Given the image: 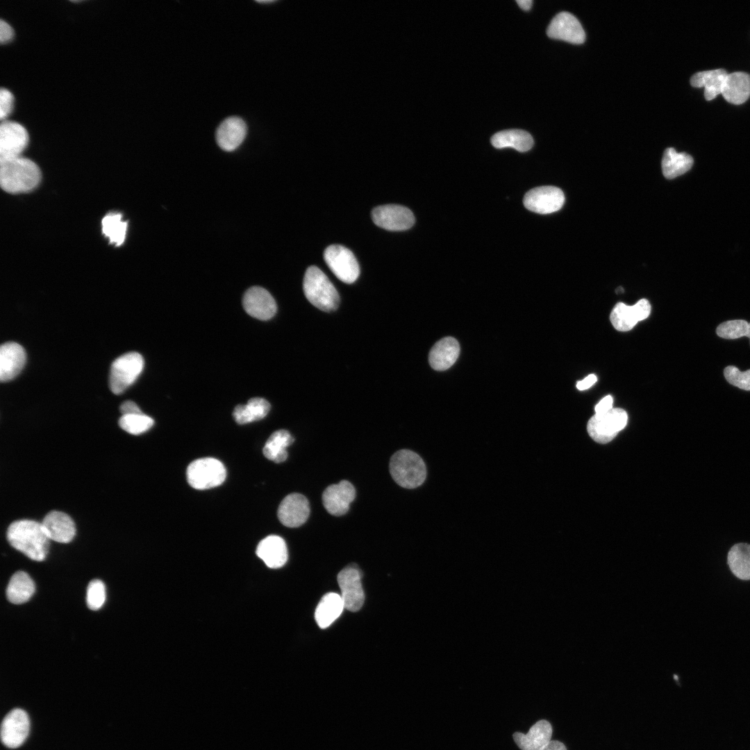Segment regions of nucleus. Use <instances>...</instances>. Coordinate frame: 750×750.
Returning a JSON list of instances; mask_svg holds the SVG:
<instances>
[{
  "mask_svg": "<svg viewBox=\"0 0 750 750\" xmlns=\"http://www.w3.org/2000/svg\"><path fill=\"white\" fill-rule=\"evenodd\" d=\"M42 524L50 540L60 542H71L76 534V526L72 519L66 513L53 510L43 519Z\"/></svg>",
  "mask_w": 750,
  "mask_h": 750,
  "instance_id": "aec40b11",
  "label": "nucleus"
},
{
  "mask_svg": "<svg viewBox=\"0 0 750 750\" xmlns=\"http://www.w3.org/2000/svg\"><path fill=\"white\" fill-rule=\"evenodd\" d=\"M372 218L378 226L392 231L407 230L415 223L412 211L406 207L396 204L376 207L372 212Z\"/></svg>",
  "mask_w": 750,
  "mask_h": 750,
  "instance_id": "9d476101",
  "label": "nucleus"
},
{
  "mask_svg": "<svg viewBox=\"0 0 750 750\" xmlns=\"http://www.w3.org/2000/svg\"><path fill=\"white\" fill-rule=\"evenodd\" d=\"M154 424L153 419L143 412L122 415L119 426L132 435H140L149 431Z\"/></svg>",
  "mask_w": 750,
  "mask_h": 750,
  "instance_id": "f704fd0d",
  "label": "nucleus"
},
{
  "mask_svg": "<svg viewBox=\"0 0 750 750\" xmlns=\"http://www.w3.org/2000/svg\"><path fill=\"white\" fill-rule=\"evenodd\" d=\"M361 578V572L355 565L346 567L338 575V583L344 608L351 612L358 611L365 601Z\"/></svg>",
  "mask_w": 750,
  "mask_h": 750,
  "instance_id": "1a4fd4ad",
  "label": "nucleus"
},
{
  "mask_svg": "<svg viewBox=\"0 0 750 750\" xmlns=\"http://www.w3.org/2000/svg\"><path fill=\"white\" fill-rule=\"evenodd\" d=\"M102 232L110 242L116 246L122 244L126 238L127 222L122 220L119 213H109L101 221Z\"/></svg>",
  "mask_w": 750,
  "mask_h": 750,
  "instance_id": "473e14b6",
  "label": "nucleus"
},
{
  "mask_svg": "<svg viewBox=\"0 0 750 750\" xmlns=\"http://www.w3.org/2000/svg\"><path fill=\"white\" fill-rule=\"evenodd\" d=\"M628 416L622 408H612L603 414H596L588 421L587 430L597 442H610L626 425Z\"/></svg>",
  "mask_w": 750,
  "mask_h": 750,
  "instance_id": "0eeeda50",
  "label": "nucleus"
},
{
  "mask_svg": "<svg viewBox=\"0 0 750 750\" xmlns=\"http://www.w3.org/2000/svg\"><path fill=\"white\" fill-rule=\"evenodd\" d=\"M640 321L646 319L651 312V305L648 300L642 299L633 305Z\"/></svg>",
  "mask_w": 750,
  "mask_h": 750,
  "instance_id": "a19ab883",
  "label": "nucleus"
},
{
  "mask_svg": "<svg viewBox=\"0 0 750 750\" xmlns=\"http://www.w3.org/2000/svg\"><path fill=\"white\" fill-rule=\"evenodd\" d=\"M552 726L548 721L537 722L526 734L515 732L513 739L521 750H542L551 741Z\"/></svg>",
  "mask_w": 750,
  "mask_h": 750,
  "instance_id": "412c9836",
  "label": "nucleus"
},
{
  "mask_svg": "<svg viewBox=\"0 0 750 750\" xmlns=\"http://www.w3.org/2000/svg\"><path fill=\"white\" fill-rule=\"evenodd\" d=\"M542 750H567L563 743L558 740H551Z\"/></svg>",
  "mask_w": 750,
  "mask_h": 750,
  "instance_id": "a18cd8bd",
  "label": "nucleus"
},
{
  "mask_svg": "<svg viewBox=\"0 0 750 750\" xmlns=\"http://www.w3.org/2000/svg\"><path fill=\"white\" fill-rule=\"evenodd\" d=\"M310 514V506L308 499L299 493L287 495L281 502L277 515L282 524L287 527L294 528L303 524Z\"/></svg>",
  "mask_w": 750,
  "mask_h": 750,
  "instance_id": "4468645a",
  "label": "nucleus"
},
{
  "mask_svg": "<svg viewBox=\"0 0 750 750\" xmlns=\"http://www.w3.org/2000/svg\"><path fill=\"white\" fill-rule=\"evenodd\" d=\"M610 319L614 328L619 331H630L640 322L634 306H627L622 302L614 306Z\"/></svg>",
  "mask_w": 750,
  "mask_h": 750,
  "instance_id": "72a5a7b5",
  "label": "nucleus"
},
{
  "mask_svg": "<svg viewBox=\"0 0 750 750\" xmlns=\"http://www.w3.org/2000/svg\"><path fill=\"white\" fill-rule=\"evenodd\" d=\"M356 497V490L348 481L343 480L337 484L328 486L322 494V503L331 515L340 516L349 509L351 503Z\"/></svg>",
  "mask_w": 750,
  "mask_h": 750,
  "instance_id": "2eb2a0df",
  "label": "nucleus"
},
{
  "mask_svg": "<svg viewBox=\"0 0 750 750\" xmlns=\"http://www.w3.org/2000/svg\"><path fill=\"white\" fill-rule=\"evenodd\" d=\"M749 327H750V323H749ZM749 338H750V331H749Z\"/></svg>",
  "mask_w": 750,
  "mask_h": 750,
  "instance_id": "09e8293b",
  "label": "nucleus"
},
{
  "mask_svg": "<svg viewBox=\"0 0 750 750\" xmlns=\"http://www.w3.org/2000/svg\"><path fill=\"white\" fill-rule=\"evenodd\" d=\"M226 476L224 465L213 458L193 460L188 467L186 477L189 485L197 490H206L220 485Z\"/></svg>",
  "mask_w": 750,
  "mask_h": 750,
  "instance_id": "39448f33",
  "label": "nucleus"
},
{
  "mask_svg": "<svg viewBox=\"0 0 750 750\" xmlns=\"http://www.w3.org/2000/svg\"><path fill=\"white\" fill-rule=\"evenodd\" d=\"M693 165V158L689 154L678 153L674 148L665 149L662 159V170L664 176L672 179L689 171Z\"/></svg>",
  "mask_w": 750,
  "mask_h": 750,
  "instance_id": "c85d7f7f",
  "label": "nucleus"
},
{
  "mask_svg": "<svg viewBox=\"0 0 750 750\" xmlns=\"http://www.w3.org/2000/svg\"><path fill=\"white\" fill-rule=\"evenodd\" d=\"M269 409L270 404L267 400L254 397L244 405H238L234 408L233 416L238 424H244L264 418Z\"/></svg>",
  "mask_w": 750,
  "mask_h": 750,
  "instance_id": "2f4dec72",
  "label": "nucleus"
},
{
  "mask_svg": "<svg viewBox=\"0 0 750 750\" xmlns=\"http://www.w3.org/2000/svg\"><path fill=\"white\" fill-rule=\"evenodd\" d=\"M259 3H272L273 1H257Z\"/></svg>",
  "mask_w": 750,
  "mask_h": 750,
  "instance_id": "de8ad7c7",
  "label": "nucleus"
},
{
  "mask_svg": "<svg viewBox=\"0 0 750 750\" xmlns=\"http://www.w3.org/2000/svg\"><path fill=\"white\" fill-rule=\"evenodd\" d=\"M105 601L106 588L104 583L99 579L90 581L86 593L88 607L92 610H97L102 607Z\"/></svg>",
  "mask_w": 750,
  "mask_h": 750,
  "instance_id": "e433bc0d",
  "label": "nucleus"
},
{
  "mask_svg": "<svg viewBox=\"0 0 750 750\" xmlns=\"http://www.w3.org/2000/svg\"><path fill=\"white\" fill-rule=\"evenodd\" d=\"M612 408V397L608 395L603 398L595 406L596 414H603Z\"/></svg>",
  "mask_w": 750,
  "mask_h": 750,
  "instance_id": "79ce46f5",
  "label": "nucleus"
},
{
  "mask_svg": "<svg viewBox=\"0 0 750 750\" xmlns=\"http://www.w3.org/2000/svg\"><path fill=\"white\" fill-rule=\"evenodd\" d=\"M42 175L39 167L31 160L22 156L0 158V184L11 194L26 193L38 187Z\"/></svg>",
  "mask_w": 750,
  "mask_h": 750,
  "instance_id": "f03ea898",
  "label": "nucleus"
},
{
  "mask_svg": "<svg viewBox=\"0 0 750 750\" xmlns=\"http://www.w3.org/2000/svg\"><path fill=\"white\" fill-rule=\"evenodd\" d=\"M122 415L142 412L138 406L132 401H124L120 406Z\"/></svg>",
  "mask_w": 750,
  "mask_h": 750,
  "instance_id": "37998d69",
  "label": "nucleus"
},
{
  "mask_svg": "<svg viewBox=\"0 0 750 750\" xmlns=\"http://www.w3.org/2000/svg\"><path fill=\"white\" fill-rule=\"evenodd\" d=\"M242 305L245 311L251 317L268 320L276 312V303L271 294L265 288L253 286L244 294Z\"/></svg>",
  "mask_w": 750,
  "mask_h": 750,
  "instance_id": "dca6fc26",
  "label": "nucleus"
},
{
  "mask_svg": "<svg viewBox=\"0 0 750 750\" xmlns=\"http://www.w3.org/2000/svg\"><path fill=\"white\" fill-rule=\"evenodd\" d=\"M749 323L743 319L730 320L720 324L716 333L718 336L725 339H737L749 336Z\"/></svg>",
  "mask_w": 750,
  "mask_h": 750,
  "instance_id": "c9c22d12",
  "label": "nucleus"
},
{
  "mask_svg": "<svg viewBox=\"0 0 750 750\" xmlns=\"http://www.w3.org/2000/svg\"><path fill=\"white\" fill-rule=\"evenodd\" d=\"M727 562L737 578L750 580V544L738 543L733 545L728 553Z\"/></svg>",
  "mask_w": 750,
  "mask_h": 750,
  "instance_id": "7c9ffc66",
  "label": "nucleus"
},
{
  "mask_svg": "<svg viewBox=\"0 0 750 750\" xmlns=\"http://www.w3.org/2000/svg\"><path fill=\"white\" fill-rule=\"evenodd\" d=\"M303 288L306 299L314 306L326 312L338 307L340 297L326 275L317 267H309L305 273Z\"/></svg>",
  "mask_w": 750,
  "mask_h": 750,
  "instance_id": "20e7f679",
  "label": "nucleus"
},
{
  "mask_svg": "<svg viewBox=\"0 0 750 750\" xmlns=\"http://www.w3.org/2000/svg\"><path fill=\"white\" fill-rule=\"evenodd\" d=\"M597 376L592 374L585 377L583 380L577 382L576 388L579 390H584L590 388L597 381Z\"/></svg>",
  "mask_w": 750,
  "mask_h": 750,
  "instance_id": "c03bdc74",
  "label": "nucleus"
},
{
  "mask_svg": "<svg viewBox=\"0 0 750 750\" xmlns=\"http://www.w3.org/2000/svg\"><path fill=\"white\" fill-rule=\"evenodd\" d=\"M12 27L5 20H0V42L1 44L10 42L14 38Z\"/></svg>",
  "mask_w": 750,
  "mask_h": 750,
  "instance_id": "ea45409f",
  "label": "nucleus"
},
{
  "mask_svg": "<svg viewBox=\"0 0 750 750\" xmlns=\"http://www.w3.org/2000/svg\"><path fill=\"white\" fill-rule=\"evenodd\" d=\"M390 472L393 480L401 487L415 489L426 481L428 470L423 458L410 449L394 453L390 461Z\"/></svg>",
  "mask_w": 750,
  "mask_h": 750,
  "instance_id": "7ed1b4c3",
  "label": "nucleus"
},
{
  "mask_svg": "<svg viewBox=\"0 0 750 750\" xmlns=\"http://www.w3.org/2000/svg\"><path fill=\"white\" fill-rule=\"evenodd\" d=\"M565 201L562 191L554 186H541L531 189L524 197V205L529 210L539 214H549L560 210Z\"/></svg>",
  "mask_w": 750,
  "mask_h": 750,
  "instance_id": "f8f14e48",
  "label": "nucleus"
},
{
  "mask_svg": "<svg viewBox=\"0 0 750 750\" xmlns=\"http://www.w3.org/2000/svg\"><path fill=\"white\" fill-rule=\"evenodd\" d=\"M15 97L12 92L6 88L0 90V119H7L13 110Z\"/></svg>",
  "mask_w": 750,
  "mask_h": 750,
  "instance_id": "58836bf2",
  "label": "nucleus"
},
{
  "mask_svg": "<svg viewBox=\"0 0 750 750\" xmlns=\"http://www.w3.org/2000/svg\"><path fill=\"white\" fill-rule=\"evenodd\" d=\"M516 2L524 10H528L533 3V1L531 0H517Z\"/></svg>",
  "mask_w": 750,
  "mask_h": 750,
  "instance_id": "49530a36",
  "label": "nucleus"
},
{
  "mask_svg": "<svg viewBox=\"0 0 750 750\" xmlns=\"http://www.w3.org/2000/svg\"><path fill=\"white\" fill-rule=\"evenodd\" d=\"M344 608V605L340 594L327 593L321 599L316 608L315 621L320 628H327L340 616Z\"/></svg>",
  "mask_w": 750,
  "mask_h": 750,
  "instance_id": "a878e982",
  "label": "nucleus"
},
{
  "mask_svg": "<svg viewBox=\"0 0 750 750\" xmlns=\"http://www.w3.org/2000/svg\"><path fill=\"white\" fill-rule=\"evenodd\" d=\"M26 362V353L19 344L9 342L0 348V379L9 381L17 376Z\"/></svg>",
  "mask_w": 750,
  "mask_h": 750,
  "instance_id": "a211bd4d",
  "label": "nucleus"
},
{
  "mask_svg": "<svg viewBox=\"0 0 750 750\" xmlns=\"http://www.w3.org/2000/svg\"><path fill=\"white\" fill-rule=\"evenodd\" d=\"M722 94L733 104L745 102L750 97V74L744 72L728 73Z\"/></svg>",
  "mask_w": 750,
  "mask_h": 750,
  "instance_id": "b1692460",
  "label": "nucleus"
},
{
  "mask_svg": "<svg viewBox=\"0 0 750 750\" xmlns=\"http://www.w3.org/2000/svg\"><path fill=\"white\" fill-rule=\"evenodd\" d=\"M10 544L33 560L42 561L48 553L49 540L42 522L21 519L7 530Z\"/></svg>",
  "mask_w": 750,
  "mask_h": 750,
  "instance_id": "f257e3e1",
  "label": "nucleus"
},
{
  "mask_svg": "<svg viewBox=\"0 0 750 750\" xmlns=\"http://www.w3.org/2000/svg\"><path fill=\"white\" fill-rule=\"evenodd\" d=\"M749 342H750V339H749Z\"/></svg>",
  "mask_w": 750,
  "mask_h": 750,
  "instance_id": "8fccbe9b",
  "label": "nucleus"
},
{
  "mask_svg": "<svg viewBox=\"0 0 750 750\" xmlns=\"http://www.w3.org/2000/svg\"><path fill=\"white\" fill-rule=\"evenodd\" d=\"M30 729V721L27 713L19 708L9 712L4 717L1 726V741L9 748H17L26 740Z\"/></svg>",
  "mask_w": 750,
  "mask_h": 750,
  "instance_id": "ddd939ff",
  "label": "nucleus"
},
{
  "mask_svg": "<svg viewBox=\"0 0 750 750\" xmlns=\"http://www.w3.org/2000/svg\"><path fill=\"white\" fill-rule=\"evenodd\" d=\"M324 259L335 276L346 283L356 281L360 274L359 265L351 250L340 244L328 246Z\"/></svg>",
  "mask_w": 750,
  "mask_h": 750,
  "instance_id": "6e6552de",
  "label": "nucleus"
},
{
  "mask_svg": "<svg viewBox=\"0 0 750 750\" xmlns=\"http://www.w3.org/2000/svg\"><path fill=\"white\" fill-rule=\"evenodd\" d=\"M247 131L245 122L238 117L224 119L216 131V141L226 151L235 150L244 141Z\"/></svg>",
  "mask_w": 750,
  "mask_h": 750,
  "instance_id": "6ab92c4d",
  "label": "nucleus"
},
{
  "mask_svg": "<svg viewBox=\"0 0 750 750\" xmlns=\"http://www.w3.org/2000/svg\"><path fill=\"white\" fill-rule=\"evenodd\" d=\"M547 33L549 38L574 44H581L585 39L581 23L575 16L568 12L557 14L551 21Z\"/></svg>",
  "mask_w": 750,
  "mask_h": 750,
  "instance_id": "f3484780",
  "label": "nucleus"
},
{
  "mask_svg": "<svg viewBox=\"0 0 750 750\" xmlns=\"http://www.w3.org/2000/svg\"><path fill=\"white\" fill-rule=\"evenodd\" d=\"M35 589V583L30 576L24 572L19 571L12 576L8 582L6 597L12 603L22 604L31 598Z\"/></svg>",
  "mask_w": 750,
  "mask_h": 750,
  "instance_id": "bb28decb",
  "label": "nucleus"
},
{
  "mask_svg": "<svg viewBox=\"0 0 750 750\" xmlns=\"http://www.w3.org/2000/svg\"><path fill=\"white\" fill-rule=\"evenodd\" d=\"M144 367L142 356L138 352L122 355L110 367L109 385L114 394H120L138 377Z\"/></svg>",
  "mask_w": 750,
  "mask_h": 750,
  "instance_id": "423d86ee",
  "label": "nucleus"
},
{
  "mask_svg": "<svg viewBox=\"0 0 750 750\" xmlns=\"http://www.w3.org/2000/svg\"><path fill=\"white\" fill-rule=\"evenodd\" d=\"M460 353L458 342L452 337H446L437 342L431 348L428 360L431 367L437 371L450 368Z\"/></svg>",
  "mask_w": 750,
  "mask_h": 750,
  "instance_id": "5701e85b",
  "label": "nucleus"
},
{
  "mask_svg": "<svg viewBox=\"0 0 750 750\" xmlns=\"http://www.w3.org/2000/svg\"><path fill=\"white\" fill-rule=\"evenodd\" d=\"M491 143L497 149L512 147L518 151L524 152L532 148L533 140L525 131L510 129L495 133L491 138Z\"/></svg>",
  "mask_w": 750,
  "mask_h": 750,
  "instance_id": "cd10ccee",
  "label": "nucleus"
},
{
  "mask_svg": "<svg viewBox=\"0 0 750 750\" xmlns=\"http://www.w3.org/2000/svg\"><path fill=\"white\" fill-rule=\"evenodd\" d=\"M724 375L730 384L750 390V369L742 372L735 366H728L724 370Z\"/></svg>",
  "mask_w": 750,
  "mask_h": 750,
  "instance_id": "4c0bfd02",
  "label": "nucleus"
},
{
  "mask_svg": "<svg viewBox=\"0 0 750 750\" xmlns=\"http://www.w3.org/2000/svg\"><path fill=\"white\" fill-rule=\"evenodd\" d=\"M256 554L268 567L272 569L283 566L288 556L284 540L276 535H269L262 540L258 544Z\"/></svg>",
  "mask_w": 750,
  "mask_h": 750,
  "instance_id": "4be33fe9",
  "label": "nucleus"
},
{
  "mask_svg": "<svg viewBox=\"0 0 750 750\" xmlns=\"http://www.w3.org/2000/svg\"><path fill=\"white\" fill-rule=\"evenodd\" d=\"M289 431L280 429L274 432L267 440L262 453L269 460L276 463L285 461L288 458L286 448L294 442Z\"/></svg>",
  "mask_w": 750,
  "mask_h": 750,
  "instance_id": "c756f323",
  "label": "nucleus"
},
{
  "mask_svg": "<svg viewBox=\"0 0 750 750\" xmlns=\"http://www.w3.org/2000/svg\"><path fill=\"white\" fill-rule=\"evenodd\" d=\"M728 72L724 69L699 72L690 78L693 87L704 88V97L710 101L722 94Z\"/></svg>",
  "mask_w": 750,
  "mask_h": 750,
  "instance_id": "393cba45",
  "label": "nucleus"
},
{
  "mask_svg": "<svg viewBox=\"0 0 750 750\" xmlns=\"http://www.w3.org/2000/svg\"><path fill=\"white\" fill-rule=\"evenodd\" d=\"M29 141L28 133L19 122L6 119L0 124V158L21 156Z\"/></svg>",
  "mask_w": 750,
  "mask_h": 750,
  "instance_id": "9b49d317",
  "label": "nucleus"
}]
</instances>
